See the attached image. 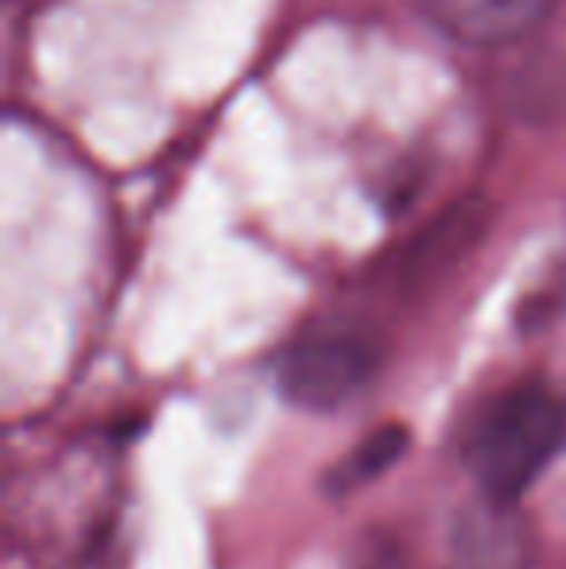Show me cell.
<instances>
[{
	"label": "cell",
	"mask_w": 566,
	"mask_h": 569,
	"mask_svg": "<svg viewBox=\"0 0 566 569\" xmlns=\"http://www.w3.org/2000/svg\"><path fill=\"white\" fill-rule=\"evenodd\" d=\"M408 442H411V435L404 427H396V422L373 430L369 438H361V442L346 453V461L334 465L330 477H326V488H330V492H354V488L373 485V480L385 477V472L400 461Z\"/></svg>",
	"instance_id": "obj_5"
},
{
	"label": "cell",
	"mask_w": 566,
	"mask_h": 569,
	"mask_svg": "<svg viewBox=\"0 0 566 569\" xmlns=\"http://www.w3.org/2000/svg\"><path fill=\"white\" fill-rule=\"evenodd\" d=\"M454 550L461 569H528V527L516 519L513 503L485 500L458 519Z\"/></svg>",
	"instance_id": "obj_4"
},
{
	"label": "cell",
	"mask_w": 566,
	"mask_h": 569,
	"mask_svg": "<svg viewBox=\"0 0 566 569\" xmlns=\"http://www.w3.org/2000/svg\"><path fill=\"white\" fill-rule=\"evenodd\" d=\"M563 438V399L544 383H520L477 419L466 446V465L485 500L516 503L555 461Z\"/></svg>",
	"instance_id": "obj_1"
},
{
	"label": "cell",
	"mask_w": 566,
	"mask_h": 569,
	"mask_svg": "<svg viewBox=\"0 0 566 569\" xmlns=\"http://www.w3.org/2000/svg\"><path fill=\"white\" fill-rule=\"evenodd\" d=\"M380 349L357 330L307 333L280 357L276 380L287 403L302 411H338L354 403L377 376Z\"/></svg>",
	"instance_id": "obj_2"
},
{
	"label": "cell",
	"mask_w": 566,
	"mask_h": 569,
	"mask_svg": "<svg viewBox=\"0 0 566 569\" xmlns=\"http://www.w3.org/2000/svg\"><path fill=\"white\" fill-rule=\"evenodd\" d=\"M419 4L446 39L477 51L520 43L555 12V0H419Z\"/></svg>",
	"instance_id": "obj_3"
}]
</instances>
